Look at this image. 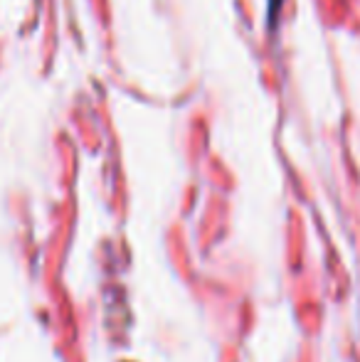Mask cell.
<instances>
[{"mask_svg": "<svg viewBox=\"0 0 360 362\" xmlns=\"http://www.w3.org/2000/svg\"><path fill=\"white\" fill-rule=\"evenodd\" d=\"M279 5H281V0H269V8H272V15H274V10L279 8Z\"/></svg>", "mask_w": 360, "mask_h": 362, "instance_id": "obj_1", "label": "cell"}]
</instances>
